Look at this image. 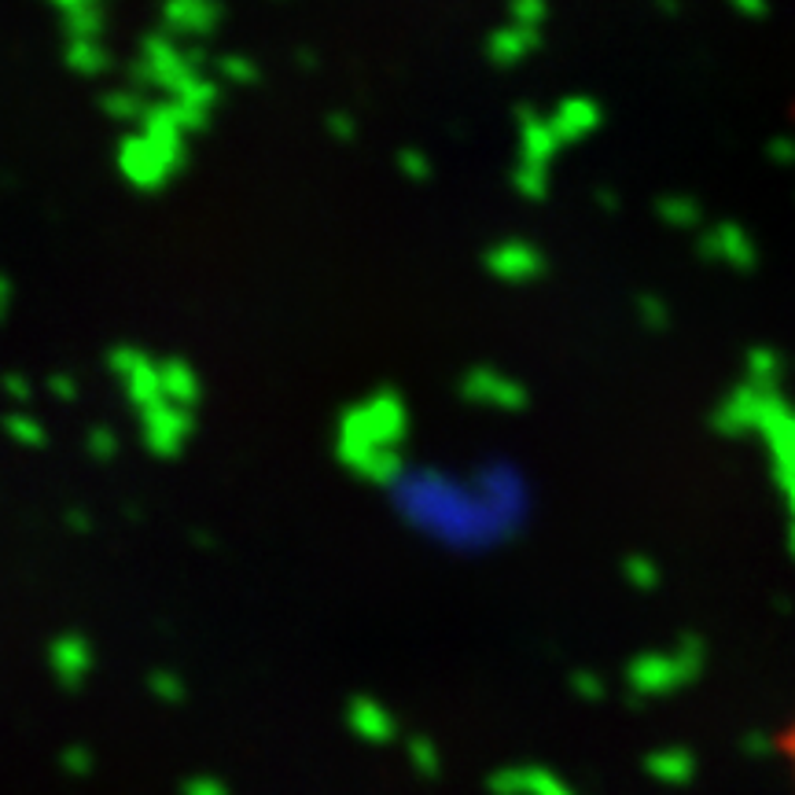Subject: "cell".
Wrapping results in <instances>:
<instances>
[{"instance_id":"obj_40","label":"cell","mask_w":795,"mask_h":795,"mask_svg":"<svg viewBox=\"0 0 795 795\" xmlns=\"http://www.w3.org/2000/svg\"><path fill=\"white\" fill-rule=\"evenodd\" d=\"M180 795H228V788L222 785L218 777H207V774H203V777H192Z\"/></svg>"},{"instance_id":"obj_3","label":"cell","mask_w":795,"mask_h":795,"mask_svg":"<svg viewBox=\"0 0 795 795\" xmlns=\"http://www.w3.org/2000/svg\"><path fill=\"white\" fill-rule=\"evenodd\" d=\"M180 166H185V140H151L137 129L118 144V170L140 192L163 188Z\"/></svg>"},{"instance_id":"obj_45","label":"cell","mask_w":795,"mask_h":795,"mask_svg":"<svg viewBox=\"0 0 795 795\" xmlns=\"http://www.w3.org/2000/svg\"><path fill=\"white\" fill-rule=\"evenodd\" d=\"M769 155H774V159H777V163H792V159H795V144H792V140H785V137H781V140H774V144H769Z\"/></svg>"},{"instance_id":"obj_52","label":"cell","mask_w":795,"mask_h":795,"mask_svg":"<svg viewBox=\"0 0 795 795\" xmlns=\"http://www.w3.org/2000/svg\"><path fill=\"white\" fill-rule=\"evenodd\" d=\"M792 549H795V534H792Z\"/></svg>"},{"instance_id":"obj_20","label":"cell","mask_w":795,"mask_h":795,"mask_svg":"<svg viewBox=\"0 0 795 795\" xmlns=\"http://www.w3.org/2000/svg\"><path fill=\"white\" fill-rule=\"evenodd\" d=\"M100 107H104L107 118H115V122H137L140 126L144 111H148V100L140 96V89H111V92L100 96Z\"/></svg>"},{"instance_id":"obj_37","label":"cell","mask_w":795,"mask_h":795,"mask_svg":"<svg viewBox=\"0 0 795 795\" xmlns=\"http://www.w3.org/2000/svg\"><path fill=\"white\" fill-rule=\"evenodd\" d=\"M59 766H63V774L70 777H86L92 774V752L81 748V744H70V748L59 752Z\"/></svg>"},{"instance_id":"obj_30","label":"cell","mask_w":795,"mask_h":795,"mask_svg":"<svg viewBox=\"0 0 795 795\" xmlns=\"http://www.w3.org/2000/svg\"><path fill=\"white\" fill-rule=\"evenodd\" d=\"M748 380H752V387L774 391V383H777V354L774 351H755L748 357Z\"/></svg>"},{"instance_id":"obj_1","label":"cell","mask_w":795,"mask_h":795,"mask_svg":"<svg viewBox=\"0 0 795 795\" xmlns=\"http://www.w3.org/2000/svg\"><path fill=\"white\" fill-rule=\"evenodd\" d=\"M398 516L420 534L453 549H483L523 523L527 501L512 468H490L472 483L439 472H405L394 490Z\"/></svg>"},{"instance_id":"obj_27","label":"cell","mask_w":795,"mask_h":795,"mask_svg":"<svg viewBox=\"0 0 795 795\" xmlns=\"http://www.w3.org/2000/svg\"><path fill=\"white\" fill-rule=\"evenodd\" d=\"M4 428H8L11 442L27 445V450H41V445H45V428L30 413H8Z\"/></svg>"},{"instance_id":"obj_41","label":"cell","mask_w":795,"mask_h":795,"mask_svg":"<svg viewBox=\"0 0 795 795\" xmlns=\"http://www.w3.org/2000/svg\"><path fill=\"white\" fill-rule=\"evenodd\" d=\"M4 391H8L11 402H30V398H33L30 380L19 376V372H8V376H4Z\"/></svg>"},{"instance_id":"obj_49","label":"cell","mask_w":795,"mask_h":795,"mask_svg":"<svg viewBox=\"0 0 795 795\" xmlns=\"http://www.w3.org/2000/svg\"><path fill=\"white\" fill-rule=\"evenodd\" d=\"M0 310H11V281H8V276H4V281H0Z\"/></svg>"},{"instance_id":"obj_11","label":"cell","mask_w":795,"mask_h":795,"mask_svg":"<svg viewBox=\"0 0 795 795\" xmlns=\"http://www.w3.org/2000/svg\"><path fill=\"white\" fill-rule=\"evenodd\" d=\"M48 667L63 689H81L92 674V645L81 634H59L48 645Z\"/></svg>"},{"instance_id":"obj_39","label":"cell","mask_w":795,"mask_h":795,"mask_svg":"<svg viewBox=\"0 0 795 795\" xmlns=\"http://www.w3.org/2000/svg\"><path fill=\"white\" fill-rule=\"evenodd\" d=\"M324 126H328V132L335 140H343V144H351L357 137V122L346 111H332L328 118H324Z\"/></svg>"},{"instance_id":"obj_10","label":"cell","mask_w":795,"mask_h":795,"mask_svg":"<svg viewBox=\"0 0 795 795\" xmlns=\"http://www.w3.org/2000/svg\"><path fill=\"white\" fill-rule=\"evenodd\" d=\"M222 22L218 0H166L163 4V30L170 38H210Z\"/></svg>"},{"instance_id":"obj_15","label":"cell","mask_w":795,"mask_h":795,"mask_svg":"<svg viewBox=\"0 0 795 795\" xmlns=\"http://www.w3.org/2000/svg\"><path fill=\"white\" fill-rule=\"evenodd\" d=\"M700 255L726 262V265H733V269H752L755 265L752 239L744 236V228H737V225H715L710 233H704L700 236Z\"/></svg>"},{"instance_id":"obj_43","label":"cell","mask_w":795,"mask_h":795,"mask_svg":"<svg viewBox=\"0 0 795 795\" xmlns=\"http://www.w3.org/2000/svg\"><path fill=\"white\" fill-rule=\"evenodd\" d=\"M52 8H59V16H78V11H92V8H100L104 0H48Z\"/></svg>"},{"instance_id":"obj_14","label":"cell","mask_w":795,"mask_h":795,"mask_svg":"<svg viewBox=\"0 0 795 795\" xmlns=\"http://www.w3.org/2000/svg\"><path fill=\"white\" fill-rule=\"evenodd\" d=\"M549 126L560 137L563 148H568L575 140H586L589 132L600 126V104L589 100V96H568V100H560L552 107Z\"/></svg>"},{"instance_id":"obj_12","label":"cell","mask_w":795,"mask_h":795,"mask_svg":"<svg viewBox=\"0 0 795 795\" xmlns=\"http://www.w3.org/2000/svg\"><path fill=\"white\" fill-rule=\"evenodd\" d=\"M516 118H520V163L549 166L552 155L563 148L560 137L549 126V118H541L534 107H527V104L516 107Z\"/></svg>"},{"instance_id":"obj_50","label":"cell","mask_w":795,"mask_h":795,"mask_svg":"<svg viewBox=\"0 0 795 795\" xmlns=\"http://www.w3.org/2000/svg\"><path fill=\"white\" fill-rule=\"evenodd\" d=\"M298 67H303V70L317 67V63H313V52H310V48H298Z\"/></svg>"},{"instance_id":"obj_31","label":"cell","mask_w":795,"mask_h":795,"mask_svg":"<svg viewBox=\"0 0 795 795\" xmlns=\"http://www.w3.org/2000/svg\"><path fill=\"white\" fill-rule=\"evenodd\" d=\"M637 317H641L645 328L662 332L670 324V310H667V303H662L659 295H641V298H637Z\"/></svg>"},{"instance_id":"obj_35","label":"cell","mask_w":795,"mask_h":795,"mask_svg":"<svg viewBox=\"0 0 795 795\" xmlns=\"http://www.w3.org/2000/svg\"><path fill=\"white\" fill-rule=\"evenodd\" d=\"M144 361H148V354L137 351V346H115V351L107 354V369H111L118 380H126L132 369L144 365Z\"/></svg>"},{"instance_id":"obj_16","label":"cell","mask_w":795,"mask_h":795,"mask_svg":"<svg viewBox=\"0 0 795 795\" xmlns=\"http://www.w3.org/2000/svg\"><path fill=\"white\" fill-rule=\"evenodd\" d=\"M538 48V30L530 27H501L487 38V56L493 67H516L520 59H527Z\"/></svg>"},{"instance_id":"obj_6","label":"cell","mask_w":795,"mask_h":795,"mask_svg":"<svg viewBox=\"0 0 795 795\" xmlns=\"http://www.w3.org/2000/svg\"><path fill=\"white\" fill-rule=\"evenodd\" d=\"M192 435V409L163 402L140 413V439L155 457H177Z\"/></svg>"},{"instance_id":"obj_24","label":"cell","mask_w":795,"mask_h":795,"mask_svg":"<svg viewBox=\"0 0 795 795\" xmlns=\"http://www.w3.org/2000/svg\"><path fill=\"white\" fill-rule=\"evenodd\" d=\"M512 185L520 192L523 199L538 203L549 196V166H530V163H520L512 174Z\"/></svg>"},{"instance_id":"obj_26","label":"cell","mask_w":795,"mask_h":795,"mask_svg":"<svg viewBox=\"0 0 795 795\" xmlns=\"http://www.w3.org/2000/svg\"><path fill=\"white\" fill-rule=\"evenodd\" d=\"M622 575H626V582H630L634 589H641V593H652V589L659 586L656 560H652V557H641V552H634V557L622 560Z\"/></svg>"},{"instance_id":"obj_25","label":"cell","mask_w":795,"mask_h":795,"mask_svg":"<svg viewBox=\"0 0 795 795\" xmlns=\"http://www.w3.org/2000/svg\"><path fill=\"white\" fill-rule=\"evenodd\" d=\"M656 214L670 228H693L700 222V207H696V199H689V196H662Z\"/></svg>"},{"instance_id":"obj_33","label":"cell","mask_w":795,"mask_h":795,"mask_svg":"<svg viewBox=\"0 0 795 795\" xmlns=\"http://www.w3.org/2000/svg\"><path fill=\"white\" fill-rule=\"evenodd\" d=\"M218 70L228 81H236V86H255V81H258V67L251 63L247 56H222Z\"/></svg>"},{"instance_id":"obj_51","label":"cell","mask_w":795,"mask_h":795,"mask_svg":"<svg viewBox=\"0 0 795 795\" xmlns=\"http://www.w3.org/2000/svg\"><path fill=\"white\" fill-rule=\"evenodd\" d=\"M662 11H678V0H659Z\"/></svg>"},{"instance_id":"obj_19","label":"cell","mask_w":795,"mask_h":795,"mask_svg":"<svg viewBox=\"0 0 795 795\" xmlns=\"http://www.w3.org/2000/svg\"><path fill=\"white\" fill-rule=\"evenodd\" d=\"M122 383H126V398L140 409V413L144 409H151V405H159L166 398L163 394V369H159V361H151V357L144 361L140 369H132Z\"/></svg>"},{"instance_id":"obj_47","label":"cell","mask_w":795,"mask_h":795,"mask_svg":"<svg viewBox=\"0 0 795 795\" xmlns=\"http://www.w3.org/2000/svg\"><path fill=\"white\" fill-rule=\"evenodd\" d=\"M744 752H752V755H766V752H769V740L763 737V733H752V737L744 740Z\"/></svg>"},{"instance_id":"obj_5","label":"cell","mask_w":795,"mask_h":795,"mask_svg":"<svg viewBox=\"0 0 795 795\" xmlns=\"http://www.w3.org/2000/svg\"><path fill=\"white\" fill-rule=\"evenodd\" d=\"M693 678H700V674L674 652V648L670 652H641L626 667V685H630V693L641 696V700L667 696L674 689H681V685H689Z\"/></svg>"},{"instance_id":"obj_29","label":"cell","mask_w":795,"mask_h":795,"mask_svg":"<svg viewBox=\"0 0 795 795\" xmlns=\"http://www.w3.org/2000/svg\"><path fill=\"white\" fill-rule=\"evenodd\" d=\"M148 689H151L155 700H163V704H170V707H177L180 700H185V681H180L174 670H151L148 674Z\"/></svg>"},{"instance_id":"obj_23","label":"cell","mask_w":795,"mask_h":795,"mask_svg":"<svg viewBox=\"0 0 795 795\" xmlns=\"http://www.w3.org/2000/svg\"><path fill=\"white\" fill-rule=\"evenodd\" d=\"M405 755H409V763H413V769L420 777H439L442 774V752L435 748V740L431 737H409Z\"/></svg>"},{"instance_id":"obj_42","label":"cell","mask_w":795,"mask_h":795,"mask_svg":"<svg viewBox=\"0 0 795 795\" xmlns=\"http://www.w3.org/2000/svg\"><path fill=\"white\" fill-rule=\"evenodd\" d=\"M48 391H52L56 398H63V402H75L78 398V383L67 376V372H56L52 380H48Z\"/></svg>"},{"instance_id":"obj_48","label":"cell","mask_w":795,"mask_h":795,"mask_svg":"<svg viewBox=\"0 0 795 795\" xmlns=\"http://www.w3.org/2000/svg\"><path fill=\"white\" fill-rule=\"evenodd\" d=\"M597 203H600V207H605L608 214H616L622 199H619V196H616V192H611V188H600V192H597Z\"/></svg>"},{"instance_id":"obj_17","label":"cell","mask_w":795,"mask_h":795,"mask_svg":"<svg viewBox=\"0 0 795 795\" xmlns=\"http://www.w3.org/2000/svg\"><path fill=\"white\" fill-rule=\"evenodd\" d=\"M159 369H163V394H166V402H174L180 409H192L203 398L199 372L192 369L185 357H166V361H159Z\"/></svg>"},{"instance_id":"obj_8","label":"cell","mask_w":795,"mask_h":795,"mask_svg":"<svg viewBox=\"0 0 795 795\" xmlns=\"http://www.w3.org/2000/svg\"><path fill=\"white\" fill-rule=\"evenodd\" d=\"M487 273L498 276V281H509V284H527V281H538L546 273V258L534 244L527 239H498L490 251H487Z\"/></svg>"},{"instance_id":"obj_36","label":"cell","mask_w":795,"mask_h":795,"mask_svg":"<svg viewBox=\"0 0 795 795\" xmlns=\"http://www.w3.org/2000/svg\"><path fill=\"white\" fill-rule=\"evenodd\" d=\"M509 16H512L516 27L538 30L541 19H546V0H512V4H509Z\"/></svg>"},{"instance_id":"obj_32","label":"cell","mask_w":795,"mask_h":795,"mask_svg":"<svg viewBox=\"0 0 795 795\" xmlns=\"http://www.w3.org/2000/svg\"><path fill=\"white\" fill-rule=\"evenodd\" d=\"M86 450H89V457H96V461H115L118 457V435L111 428L96 424V428H89V435H86Z\"/></svg>"},{"instance_id":"obj_18","label":"cell","mask_w":795,"mask_h":795,"mask_svg":"<svg viewBox=\"0 0 795 795\" xmlns=\"http://www.w3.org/2000/svg\"><path fill=\"white\" fill-rule=\"evenodd\" d=\"M645 769L662 785H689L696 774V758L685 748H659L645 758Z\"/></svg>"},{"instance_id":"obj_13","label":"cell","mask_w":795,"mask_h":795,"mask_svg":"<svg viewBox=\"0 0 795 795\" xmlns=\"http://www.w3.org/2000/svg\"><path fill=\"white\" fill-rule=\"evenodd\" d=\"M346 726L365 744H391L398 737L394 715L380 700H372V696H354V700L346 704Z\"/></svg>"},{"instance_id":"obj_28","label":"cell","mask_w":795,"mask_h":795,"mask_svg":"<svg viewBox=\"0 0 795 795\" xmlns=\"http://www.w3.org/2000/svg\"><path fill=\"white\" fill-rule=\"evenodd\" d=\"M63 30H67L70 41H96V38H100V30H104L100 8L78 11V16H67V19H63Z\"/></svg>"},{"instance_id":"obj_4","label":"cell","mask_w":795,"mask_h":795,"mask_svg":"<svg viewBox=\"0 0 795 795\" xmlns=\"http://www.w3.org/2000/svg\"><path fill=\"white\" fill-rule=\"evenodd\" d=\"M192 75L199 70L185 59V45H177L166 30H155L140 41V59L129 70L132 89H159L166 96H174Z\"/></svg>"},{"instance_id":"obj_44","label":"cell","mask_w":795,"mask_h":795,"mask_svg":"<svg viewBox=\"0 0 795 795\" xmlns=\"http://www.w3.org/2000/svg\"><path fill=\"white\" fill-rule=\"evenodd\" d=\"M67 527L75 530V534H86V530H92V516H89V512L70 509V512H67Z\"/></svg>"},{"instance_id":"obj_38","label":"cell","mask_w":795,"mask_h":795,"mask_svg":"<svg viewBox=\"0 0 795 795\" xmlns=\"http://www.w3.org/2000/svg\"><path fill=\"white\" fill-rule=\"evenodd\" d=\"M571 689L582 696V700H605V681H600V674L593 670H578L575 678H571Z\"/></svg>"},{"instance_id":"obj_21","label":"cell","mask_w":795,"mask_h":795,"mask_svg":"<svg viewBox=\"0 0 795 795\" xmlns=\"http://www.w3.org/2000/svg\"><path fill=\"white\" fill-rule=\"evenodd\" d=\"M63 59L75 75H86V78H96L107 70V52L100 48V41H67Z\"/></svg>"},{"instance_id":"obj_46","label":"cell","mask_w":795,"mask_h":795,"mask_svg":"<svg viewBox=\"0 0 795 795\" xmlns=\"http://www.w3.org/2000/svg\"><path fill=\"white\" fill-rule=\"evenodd\" d=\"M729 4L744 16H766V0H729Z\"/></svg>"},{"instance_id":"obj_34","label":"cell","mask_w":795,"mask_h":795,"mask_svg":"<svg viewBox=\"0 0 795 795\" xmlns=\"http://www.w3.org/2000/svg\"><path fill=\"white\" fill-rule=\"evenodd\" d=\"M398 170H402V177L424 185V180L431 177V159L420 148H402L398 151Z\"/></svg>"},{"instance_id":"obj_9","label":"cell","mask_w":795,"mask_h":795,"mask_svg":"<svg viewBox=\"0 0 795 795\" xmlns=\"http://www.w3.org/2000/svg\"><path fill=\"white\" fill-rule=\"evenodd\" d=\"M490 795H575L560 774L546 766H501L487 777Z\"/></svg>"},{"instance_id":"obj_7","label":"cell","mask_w":795,"mask_h":795,"mask_svg":"<svg viewBox=\"0 0 795 795\" xmlns=\"http://www.w3.org/2000/svg\"><path fill=\"white\" fill-rule=\"evenodd\" d=\"M461 394L468 398V402L501 409V413H520V409H527V402H530V394H527V387L520 380L504 376V372L490 369V365H479L472 372H464Z\"/></svg>"},{"instance_id":"obj_22","label":"cell","mask_w":795,"mask_h":795,"mask_svg":"<svg viewBox=\"0 0 795 795\" xmlns=\"http://www.w3.org/2000/svg\"><path fill=\"white\" fill-rule=\"evenodd\" d=\"M166 100H177L185 107H196V111H210L214 104H218V86H214L210 78L203 75H192L185 86H180L174 96H166Z\"/></svg>"},{"instance_id":"obj_2","label":"cell","mask_w":795,"mask_h":795,"mask_svg":"<svg viewBox=\"0 0 795 795\" xmlns=\"http://www.w3.org/2000/svg\"><path fill=\"white\" fill-rule=\"evenodd\" d=\"M405 435H409V409L402 402V394L383 387L372 398H365L361 405L346 409L335 439H354V442L383 445V450H398V442H405Z\"/></svg>"}]
</instances>
